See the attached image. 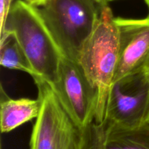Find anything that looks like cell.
<instances>
[{"label":"cell","instance_id":"obj_11","mask_svg":"<svg viewBox=\"0 0 149 149\" xmlns=\"http://www.w3.org/2000/svg\"><path fill=\"white\" fill-rule=\"evenodd\" d=\"M85 149H104L106 137L105 122L95 121L85 128Z\"/></svg>","mask_w":149,"mask_h":149},{"label":"cell","instance_id":"obj_10","mask_svg":"<svg viewBox=\"0 0 149 149\" xmlns=\"http://www.w3.org/2000/svg\"><path fill=\"white\" fill-rule=\"evenodd\" d=\"M0 64L2 67L9 70L24 72L34 78V71L14 37L12 35L7 37L3 42H0Z\"/></svg>","mask_w":149,"mask_h":149},{"label":"cell","instance_id":"obj_16","mask_svg":"<svg viewBox=\"0 0 149 149\" xmlns=\"http://www.w3.org/2000/svg\"><path fill=\"white\" fill-rule=\"evenodd\" d=\"M145 71L146 72L147 74H148V76H149V63H148V66H147V67H146V69Z\"/></svg>","mask_w":149,"mask_h":149},{"label":"cell","instance_id":"obj_3","mask_svg":"<svg viewBox=\"0 0 149 149\" xmlns=\"http://www.w3.org/2000/svg\"><path fill=\"white\" fill-rule=\"evenodd\" d=\"M39 10L63 57L79 63L99 21L101 6L95 0H47Z\"/></svg>","mask_w":149,"mask_h":149},{"label":"cell","instance_id":"obj_12","mask_svg":"<svg viewBox=\"0 0 149 149\" xmlns=\"http://www.w3.org/2000/svg\"><path fill=\"white\" fill-rule=\"evenodd\" d=\"M13 3V0H1V26L4 23Z\"/></svg>","mask_w":149,"mask_h":149},{"label":"cell","instance_id":"obj_9","mask_svg":"<svg viewBox=\"0 0 149 149\" xmlns=\"http://www.w3.org/2000/svg\"><path fill=\"white\" fill-rule=\"evenodd\" d=\"M104 149H149V123L135 129L106 124Z\"/></svg>","mask_w":149,"mask_h":149},{"label":"cell","instance_id":"obj_5","mask_svg":"<svg viewBox=\"0 0 149 149\" xmlns=\"http://www.w3.org/2000/svg\"><path fill=\"white\" fill-rule=\"evenodd\" d=\"M103 122L122 129L138 128L149 123V76L146 72L130 74L113 83Z\"/></svg>","mask_w":149,"mask_h":149},{"label":"cell","instance_id":"obj_14","mask_svg":"<svg viewBox=\"0 0 149 149\" xmlns=\"http://www.w3.org/2000/svg\"><path fill=\"white\" fill-rule=\"evenodd\" d=\"M98 4L100 6H106V5H109V3L111 2V1H115V0H95Z\"/></svg>","mask_w":149,"mask_h":149},{"label":"cell","instance_id":"obj_13","mask_svg":"<svg viewBox=\"0 0 149 149\" xmlns=\"http://www.w3.org/2000/svg\"><path fill=\"white\" fill-rule=\"evenodd\" d=\"M25 1H26L28 3L31 4V5L39 7H41L42 4H45V2L47 1V0H25Z\"/></svg>","mask_w":149,"mask_h":149},{"label":"cell","instance_id":"obj_8","mask_svg":"<svg viewBox=\"0 0 149 149\" xmlns=\"http://www.w3.org/2000/svg\"><path fill=\"white\" fill-rule=\"evenodd\" d=\"M42 106V99L29 98L12 99L1 96L0 126L2 133H8L39 116Z\"/></svg>","mask_w":149,"mask_h":149},{"label":"cell","instance_id":"obj_4","mask_svg":"<svg viewBox=\"0 0 149 149\" xmlns=\"http://www.w3.org/2000/svg\"><path fill=\"white\" fill-rule=\"evenodd\" d=\"M35 83L42 106L33 126L30 149H85V129L71 119L49 84Z\"/></svg>","mask_w":149,"mask_h":149},{"label":"cell","instance_id":"obj_1","mask_svg":"<svg viewBox=\"0 0 149 149\" xmlns=\"http://www.w3.org/2000/svg\"><path fill=\"white\" fill-rule=\"evenodd\" d=\"M10 35L15 38L26 54L34 71V81L53 86L63 56L39 7L23 0L15 1L1 26V42Z\"/></svg>","mask_w":149,"mask_h":149},{"label":"cell","instance_id":"obj_7","mask_svg":"<svg viewBox=\"0 0 149 149\" xmlns=\"http://www.w3.org/2000/svg\"><path fill=\"white\" fill-rule=\"evenodd\" d=\"M119 32V57L113 83L145 71L149 63V15L144 18L116 17Z\"/></svg>","mask_w":149,"mask_h":149},{"label":"cell","instance_id":"obj_15","mask_svg":"<svg viewBox=\"0 0 149 149\" xmlns=\"http://www.w3.org/2000/svg\"><path fill=\"white\" fill-rule=\"evenodd\" d=\"M144 2L146 3V4L147 5V7H148V15H149V0H143Z\"/></svg>","mask_w":149,"mask_h":149},{"label":"cell","instance_id":"obj_2","mask_svg":"<svg viewBox=\"0 0 149 149\" xmlns=\"http://www.w3.org/2000/svg\"><path fill=\"white\" fill-rule=\"evenodd\" d=\"M109 5L102 6L99 21L84 45L79 64L98 90V106L95 121L103 123L109 92L119 57V32Z\"/></svg>","mask_w":149,"mask_h":149},{"label":"cell","instance_id":"obj_6","mask_svg":"<svg viewBox=\"0 0 149 149\" xmlns=\"http://www.w3.org/2000/svg\"><path fill=\"white\" fill-rule=\"evenodd\" d=\"M51 87L77 126L85 129L94 122L98 106V90L79 63L63 57L57 80Z\"/></svg>","mask_w":149,"mask_h":149}]
</instances>
